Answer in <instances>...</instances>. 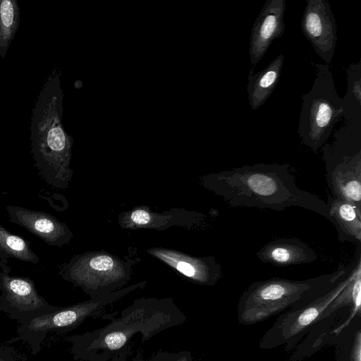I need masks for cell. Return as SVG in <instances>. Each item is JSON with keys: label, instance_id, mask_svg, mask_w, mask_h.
<instances>
[{"label": "cell", "instance_id": "cell-1", "mask_svg": "<svg viewBox=\"0 0 361 361\" xmlns=\"http://www.w3.org/2000/svg\"><path fill=\"white\" fill-rule=\"evenodd\" d=\"M202 184L231 207L276 211L297 207L329 219L326 202L298 188L288 164L246 165L204 176Z\"/></svg>", "mask_w": 361, "mask_h": 361}, {"label": "cell", "instance_id": "cell-2", "mask_svg": "<svg viewBox=\"0 0 361 361\" xmlns=\"http://www.w3.org/2000/svg\"><path fill=\"white\" fill-rule=\"evenodd\" d=\"M186 316L171 298H141L123 310L105 326L66 338L75 360L86 361L104 352L114 354L140 334L145 343L159 333L181 325Z\"/></svg>", "mask_w": 361, "mask_h": 361}, {"label": "cell", "instance_id": "cell-3", "mask_svg": "<svg viewBox=\"0 0 361 361\" xmlns=\"http://www.w3.org/2000/svg\"><path fill=\"white\" fill-rule=\"evenodd\" d=\"M348 271L343 267L302 281L275 277L253 282L240 297L238 321L243 325H252L286 310L305 305L329 291Z\"/></svg>", "mask_w": 361, "mask_h": 361}, {"label": "cell", "instance_id": "cell-4", "mask_svg": "<svg viewBox=\"0 0 361 361\" xmlns=\"http://www.w3.org/2000/svg\"><path fill=\"white\" fill-rule=\"evenodd\" d=\"M345 108L348 126L336 134L332 144L323 148L327 186L331 195L355 204L361 210L360 110Z\"/></svg>", "mask_w": 361, "mask_h": 361}, {"label": "cell", "instance_id": "cell-5", "mask_svg": "<svg viewBox=\"0 0 361 361\" xmlns=\"http://www.w3.org/2000/svg\"><path fill=\"white\" fill-rule=\"evenodd\" d=\"M141 281L116 291L90 298L76 304L56 307L52 312L19 324L17 336L8 343L23 341L30 348L33 355L42 349V343L50 333L65 334L78 328L89 318L99 317L105 309L129 293L145 286Z\"/></svg>", "mask_w": 361, "mask_h": 361}, {"label": "cell", "instance_id": "cell-6", "mask_svg": "<svg viewBox=\"0 0 361 361\" xmlns=\"http://www.w3.org/2000/svg\"><path fill=\"white\" fill-rule=\"evenodd\" d=\"M313 65L315 78L310 91L302 97L298 134L305 146L317 152L343 116L345 103L336 92L329 65Z\"/></svg>", "mask_w": 361, "mask_h": 361}, {"label": "cell", "instance_id": "cell-7", "mask_svg": "<svg viewBox=\"0 0 361 361\" xmlns=\"http://www.w3.org/2000/svg\"><path fill=\"white\" fill-rule=\"evenodd\" d=\"M133 264L105 251L87 252L73 257L59 274L94 298L124 288L130 280Z\"/></svg>", "mask_w": 361, "mask_h": 361}, {"label": "cell", "instance_id": "cell-8", "mask_svg": "<svg viewBox=\"0 0 361 361\" xmlns=\"http://www.w3.org/2000/svg\"><path fill=\"white\" fill-rule=\"evenodd\" d=\"M350 273V272H349ZM350 280L349 274L324 295L311 302L282 314L259 341L262 350L290 345L298 340L314 323L319 322L323 312L342 291Z\"/></svg>", "mask_w": 361, "mask_h": 361}, {"label": "cell", "instance_id": "cell-9", "mask_svg": "<svg viewBox=\"0 0 361 361\" xmlns=\"http://www.w3.org/2000/svg\"><path fill=\"white\" fill-rule=\"evenodd\" d=\"M6 262L0 259V311L22 324L56 308L38 293L31 279L11 276Z\"/></svg>", "mask_w": 361, "mask_h": 361}, {"label": "cell", "instance_id": "cell-10", "mask_svg": "<svg viewBox=\"0 0 361 361\" xmlns=\"http://www.w3.org/2000/svg\"><path fill=\"white\" fill-rule=\"evenodd\" d=\"M33 154L40 176L57 189H66L73 176L69 167L67 140L61 127L54 125L37 134Z\"/></svg>", "mask_w": 361, "mask_h": 361}, {"label": "cell", "instance_id": "cell-11", "mask_svg": "<svg viewBox=\"0 0 361 361\" xmlns=\"http://www.w3.org/2000/svg\"><path fill=\"white\" fill-rule=\"evenodd\" d=\"M301 29L315 52L326 64L331 63L337 41L335 17L326 0H307Z\"/></svg>", "mask_w": 361, "mask_h": 361}, {"label": "cell", "instance_id": "cell-12", "mask_svg": "<svg viewBox=\"0 0 361 361\" xmlns=\"http://www.w3.org/2000/svg\"><path fill=\"white\" fill-rule=\"evenodd\" d=\"M285 0H267L254 22L250 36V63L257 64L264 56L274 39L284 32Z\"/></svg>", "mask_w": 361, "mask_h": 361}, {"label": "cell", "instance_id": "cell-13", "mask_svg": "<svg viewBox=\"0 0 361 361\" xmlns=\"http://www.w3.org/2000/svg\"><path fill=\"white\" fill-rule=\"evenodd\" d=\"M147 252L199 285L214 286L222 276L221 267L212 256L192 257L162 247L150 248Z\"/></svg>", "mask_w": 361, "mask_h": 361}, {"label": "cell", "instance_id": "cell-14", "mask_svg": "<svg viewBox=\"0 0 361 361\" xmlns=\"http://www.w3.org/2000/svg\"><path fill=\"white\" fill-rule=\"evenodd\" d=\"M10 221L18 224L49 245L62 247L73 237L69 228L51 214L19 206L8 205Z\"/></svg>", "mask_w": 361, "mask_h": 361}, {"label": "cell", "instance_id": "cell-15", "mask_svg": "<svg viewBox=\"0 0 361 361\" xmlns=\"http://www.w3.org/2000/svg\"><path fill=\"white\" fill-rule=\"evenodd\" d=\"M257 256L262 262L276 267L308 264L317 259L313 249L295 238L271 241L257 252Z\"/></svg>", "mask_w": 361, "mask_h": 361}, {"label": "cell", "instance_id": "cell-16", "mask_svg": "<svg viewBox=\"0 0 361 361\" xmlns=\"http://www.w3.org/2000/svg\"><path fill=\"white\" fill-rule=\"evenodd\" d=\"M328 220L338 232L341 242L361 243V210L355 204L328 195Z\"/></svg>", "mask_w": 361, "mask_h": 361}, {"label": "cell", "instance_id": "cell-17", "mask_svg": "<svg viewBox=\"0 0 361 361\" xmlns=\"http://www.w3.org/2000/svg\"><path fill=\"white\" fill-rule=\"evenodd\" d=\"M283 54H279L261 71L254 73L253 68L247 77L248 101L254 111L262 106L276 87L283 65Z\"/></svg>", "mask_w": 361, "mask_h": 361}, {"label": "cell", "instance_id": "cell-18", "mask_svg": "<svg viewBox=\"0 0 361 361\" xmlns=\"http://www.w3.org/2000/svg\"><path fill=\"white\" fill-rule=\"evenodd\" d=\"M350 280L342 291L331 302L328 307L322 314L319 321L330 316L338 309L350 306L352 310L348 319L340 326L335 332H339L348 326L350 320L357 314L360 315L361 304V257L360 255L354 267L350 271Z\"/></svg>", "mask_w": 361, "mask_h": 361}, {"label": "cell", "instance_id": "cell-19", "mask_svg": "<svg viewBox=\"0 0 361 361\" xmlns=\"http://www.w3.org/2000/svg\"><path fill=\"white\" fill-rule=\"evenodd\" d=\"M8 257L33 264L39 262L27 241L0 225V259L6 261Z\"/></svg>", "mask_w": 361, "mask_h": 361}, {"label": "cell", "instance_id": "cell-20", "mask_svg": "<svg viewBox=\"0 0 361 361\" xmlns=\"http://www.w3.org/2000/svg\"><path fill=\"white\" fill-rule=\"evenodd\" d=\"M19 8L13 0L0 1V54L4 56L17 30Z\"/></svg>", "mask_w": 361, "mask_h": 361}, {"label": "cell", "instance_id": "cell-21", "mask_svg": "<svg viewBox=\"0 0 361 361\" xmlns=\"http://www.w3.org/2000/svg\"><path fill=\"white\" fill-rule=\"evenodd\" d=\"M128 361H194V359L189 350L169 352L159 349L147 357L144 356L142 352H137Z\"/></svg>", "mask_w": 361, "mask_h": 361}, {"label": "cell", "instance_id": "cell-22", "mask_svg": "<svg viewBox=\"0 0 361 361\" xmlns=\"http://www.w3.org/2000/svg\"><path fill=\"white\" fill-rule=\"evenodd\" d=\"M348 91L354 98L360 103V62L352 64L348 68Z\"/></svg>", "mask_w": 361, "mask_h": 361}, {"label": "cell", "instance_id": "cell-23", "mask_svg": "<svg viewBox=\"0 0 361 361\" xmlns=\"http://www.w3.org/2000/svg\"><path fill=\"white\" fill-rule=\"evenodd\" d=\"M23 354L11 344L0 345V361H25Z\"/></svg>", "mask_w": 361, "mask_h": 361}, {"label": "cell", "instance_id": "cell-24", "mask_svg": "<svg viewBox=\"0 0 361 361\" xmlns=\"http://www.w3.org/2000/svg\"><path fill=\"white\" fill-rule=\"evenodd\" d=\"M350 361H361L360 329H358L355 334L350 353Z\"/></svg>", "mask_w": 361, "mask_h": 361}, {"label": "cell", "instance_id": "cell-25", "mask_svg": "<svg viewBox=\"0 0 361 361\" xmlns=\"http://www.w3.org/2000/svg\"><path fill=\"white\" fill-rule=\"evenodd\" d=\"M132 353V347L130 345H127L123 349L115 353L109 360V361H128Z\"/></svg>", "mask_w": 361, "mask_h": 361}, {"label": "cell", "instance_id": "cell-26", "mask_svg": "<svg viewBox=\"0 0 361 361\" xmlns=\"http://www.w3.org/2000/svg\"><path fill=\"white\" fill-rule=\"evenodd\" d=\"M114 354L109 352L102 353L92 356L86 361H109Z\"/></svg>", "mask_w": 361, "mask_h": 361}]
</instances>
